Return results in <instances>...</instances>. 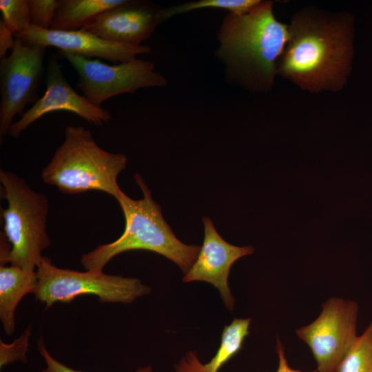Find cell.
Instances as JSON below:
<instances>
[{
  "label": "cell",
  "mask_w": 372,
  "mask_h": 372,
  "mask_svg": "<svg viewBox=\"0 0 372 372\" xmlns=\"http://www.w3.org/2000/svg\"><path fill=\"white\" fill-rule=\"evenodd\" d=\"M335 372H372V321L357 337Z\"/></svg>",
  "instance_id": "17"
},
{
  "label": "cell",
  "mask_w": 372,
  "mask_h": 372,
  "mask_svg": "<svg viewBox=\"0 0 372 372\" xmlns=\"http://www.w3.org/2000/svg\"><path fill=\"white\" fill-rule=\"evenodd\" d=\"M260 0H199L184 3L163 9V20L177 14L198 9L216 8L227 10L232 13H243L258 3Z\"/></svg>",
  "instance_id": "18"
},
{
  "label": "cell",
  "mask_w": 372,
  "mask_h": 372,
  "mask_svg": "<svg viewBox=\"0 0 372 372\" xmlns=\"http://www.w3.org/2000/svg\"><path fill=\"white\" fill-rule=\"evenodd\" d=\"M0 11L2 21L14 34L31 25L28 0H1Z\"/></svg>",
  "instance_id": "19"
},
{
  "label": "cell",
  "mask_w": 372,
  "mask_h": 372,
  "mask_svg": "<svg viewBox=\"0 0 372 372\" xmlns=\"http://www.w3.org/2000/svg\"><path fill=\"white\" fill-rule=\"evenodd\" d=\"M46 48L15 38L10 54L0 59L1 142L8 134L14 117L22 116L26 105L40 98L37 92L44 73Z\"/></svg>",
  "instance_id": "8"
},
{
  "label": "cell",
  "mask_w": 372,
  "mask_h": 372,
  "mask_svg": "<svg viewBox=\"0 0 372 372\" xmlns=\"http://www.w3.org/2000/svg\"><path fill=\"white\" fill-rule=\"evenodd\" d=\"M37 347L46 365V367L41 370L42 372H83L74 370L54 359L46 349L42 338L39 340ZM134 372H153V369L150 366H146L138 368Z\"/></svg>",
  "instance_id": "22"
},
{
  "label": "cell",
  "mask_w": 372,
  "mask_h": 372,
  "mask_svg": "<svg viewBox=\"0 0 372 372\" xmlns=\"http://www.w3.org/2000/svg\"><path fill=\"white\" fill-rule=\"evenodd\" d=\"M0 182L7 202L1 209L6 239L1 238V265L10 263L36 271L42 252L50 245L47 233L48 199L11 172L1 169Z\"/></svg>",
  "instance_id": "5"
},
{
  "label": "cell",
  "mask_w": 372,
  "mask_h": 372,
  "mask_svg": "<svg viewBox=\"0 0 372 372\" xmlns=\"http://www.w3.org/2000/svg\"><path fill=\"white\" fill-rule=\"evenodd\" d=\"M76 70V88L91 103L101 106L106 100L118 94L134 93L145 87H164L165 78L155 71L152 62L143 59L109 65L98 59L58 52Z\"/></svg>",
  "instance_id": "7"
},
{
  "label": "cell",
  "mask_w": 372,
  "mask_h": 372,
  "mask_svg": "<svg viewBox=\"0 0 372 372\" xmlns=\"http://www.w3.org/2000/svg\"><path fill=\"white\" fill-rule=\"evenodd\" d=\"M289 25L278 74L313 93L342 90L352 69V16L309 7L296 13Z\"/></svg>",
  "instance_id": "1"
},
{
  "label": "cell",
  "mask_w": 372,
  "mask_h": 372,
  "mask_svg": "<svg viewBox=\"0 0 372 372\" xmlns=\"http://www.w3.org/2000/svg\"><path fill=\"white\" fill-rule=\"evenodd\" d=\"M31 25L49 30L52 25L59 0H28Z\"/></svg>",
  "instance_id": "20"
},
{
  "label": "cell",
  "mask_w": 372,
  "mask_h": 372,
  "mask_svg": "<svg viewBox=\"0 0 372 372\" xmlns=\"http://www.w3.org/2000/svg\"><path fill=\"white\" fill-rule=\"evenodd\" d=\"M162 13L163 9L149 3L126 0L102 12L81 29L107 41L141 45L164 21Z\"/></svg>",
  "instance_id": "13"
},
{
  "label": "cell",
  "mask_w": 372,
  "mask_h": 372,
  "mask_svg": "<svg viewBox=\"0 0 372 372\" xmlns=\"http://www.w3.org/2000/svg\"><path fill=\"white\" fill-rule=\"evenodd\" d=\"M45 80L44 94L19 120L12 123L8 132L11 136L18 138L34 122L56 111L76 114L96 125L110 120L111 115L107 110L91 103L71 87L62 72L58 54L52 53L48 56Z\"/></svg>",
  "instance_id": "10"
},
{
  "label": "cell",
  "mask_w": 372,
  "mask_h": 372,
  "mask_svg": "<svg viewBox=\"0 0 372 372\" xmlns=\"http://www.w3.org/2000/svg\"><path fill=\"white\" fill-rule=\"evenodd\" d=\"M276 351L278 355V366L276 372H302L300 370L293 369L289 366L283 346L278 339L277 340ZM311 372H317V370Z\"/></svg>",
  "instance_id": "24"
},
{
  "label": "cell",
  "mask_w": 372,
  "mask_h": 372,
  "mask_svg": "<svg viewBox=\"0 0 372 372\" xmlns=\"http://www.w3.org/2000/svg\"><path fill=\"white\" fill-rule=\"evenodd\" d=\"M37 283L36 271L20 267H0V320L4 332L11 335L15 329V310L23 297L32 293Z\"/></svg>",
  "instance_id": "15"
},
{
  "label": "cell",
  "mask_w": 372,
  "mask_h": 372,
  "mask_svg": "<svg viewBox=\"0 0 372 372\" xmlns=\"http://www.w3.org/2000/svg\"><path fill=\"white\" fill-rule=\"evenodd\" d=\"M64 136L41 172L43 181L63 194L100 191L116 199L122 192L117 177L126 167V156L101 148L92 132L82 126H67Z\"/></svg>",
  "instance_id": "4"
},
{
  "label": "cell",
  "mask_w": 372,
  "mask_h": 372,
  "mask_svg": "<svg viewBox=\"0 0 372 372\" xmlns=\"http://www.w3.org/2000/svg\"><path fill=\"white\" fill-rule=\"evenodd\" d=\"M273 4L260 1L247 12H229L217 34L216 54L229 76L251 91L271 90L289 38V25L276 18Z\"/></svg>",
  "instance_id": "2"
},
{
  "label": "cell",
  "mask_w": 372,
  "mask_h": 372,
  "mask_svg": "<svg viewBox=\"0 0 372 372\" xmlns=\"http://www.w3.org/2000/svg\"><path fill=\"white\" fill-rule=\"evenodd\" d=\"M15 43L14 33L0 20V59L7 56Z\"/></svg>",
  "instance_id": "23"
},
{
  "label": "cell",
  "mask_w": 372,
  "mask_h": 372,
  "mask_svg": "<svg viewBox=\"0 0 372 372\" xmlns=\"http://www.w3.org/2000/svg\"><path fill=\"white\" fill-rule=\"evenodd\" d=\"M31 335V327L29 326L19 337L10 344L0 341V367L20 360L27 363L26 353L28 349V340Z\"/></svg>",
  "instance_id": "21"
},
{
  "label": "cell",
  "mask_w": 372,
  "mask_h": 372,
  "mask_svg": "<svg viewBox=\"0 0 372 372\" xmlns=\"http://www.w3.org/2000/svg\"><path fill=\"white\" fill-rule=\"evenodd\" d=\"M250 322V318H234L224 327L220 347L209 362L202 364L195 351H189L174 365L175 372H218L241 349Z\"/></svg>",
  "instance_id": "14"
},
{
  "label": "cell",
  "mask_w": 372,
  "mask_h": 372,
  "mask_svg": "<svg viewBox=\"0 0 372 372\" xmlns=\"http://www.w3.org/2000/svg\"><path fill=\"white\" fill-rule=\"evenodd\" d=\"M14 36L28 45L46 48L51 46L59 49V52L119 63L133 60L138 55L151 51V48L147 45H133L107 41L82 29L60 31L30 25L23 32L14 33Z\"/></svg>",
  "instance_id": "11"
},
{
  "label": "cell",
  "mask_w": 372,
  "mask_h": 372,
  "mask_svg": "<svg viewBox=\"0 0 372 372\" xmlns=\"http://www.w3.org/2000/svg\"><path fill=\"white\" fill-rule=\"evenodd\" d=\"M204 240L197 258L183 278L185 282L205 281L216 287L225 307L232 310L234 298L228 285L232 265L239 258L251 254V246L238 247L225 241L208 217L203 218Z\"/></svg>",
  "instance_id": "12"
},
{
  "label": "cell",
  "mask_w": 372,
  "mask_h": 372,
  "mask_svg": "<svg viewBox=\"0 0 372 372\" xmlns=\"http://www.w3.org/2000/svg\"><path fill=\"white\" fill-rule=\"evenodd\" d=\"M37 283L32 293L48 309L55 302L68 303L75 298L95 295L105 302L132 303L147 294L151 289L137 278L61 269L43 256L36 268Z\"/></svg>",
  "instance_id": "6"
},
{
  "label": "cell",
  "mask_w": 372,
  "mask_h": 372,
  "mask_svg": "<svg viewBox=\"0 0 372 372\" xmlns=\"http://www.w3.org/2000/svg\"><path fill=\"white\" fill-rule=\"evenodd\" d=\"M358 310L353 300L330 298L313 322L296 330L297 335L312 351L317 372H335L358 337Z\"/></svg>",
  "instance_id": "9"
},
{
  "label": "cell",
  "mask_w": 372,
  "mask_h": 372,
  "mask_svg": "<svg viewBox=\"0 0 372 372\" xmlns=\"http://www.w3.org/2000/svg\"><path fill=\"white\" fill-rule=\"evenodd\" d=\"M134 178L143 192V198L134 200L122 191L116 198L125 220L123 234L116 240L84 254L81 258L82 265L88 271H101L116 255L142 249L166 257L187 273L195 262L200 247L185 245L176 238L142 177L135 174Z\"/></svg>",
  "instance_id": "3"
},
{
  "label": "cell",
  "mask_w": 372,
  "mask_h": 372,
  "mask_svg": "<svg viewBox=\"0 0 372 372\" xmlns=\"http://www.w3.org/2000/svg\"><path fill=\"white\" fill-rule=\"evenodd\" d=\"M125 1L126 0H59V6L50 30H80L102 12Z\"/></svg>",
  "instance_id": "16"
}]
</instances>
